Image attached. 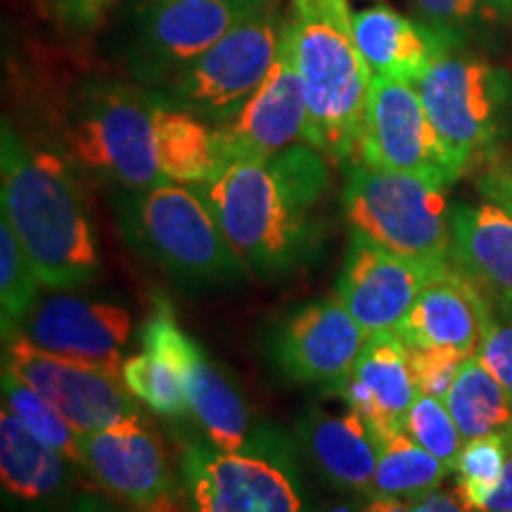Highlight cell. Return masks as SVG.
I'll return each mask as SVG.
<instances>
[{
  "mask_svg": "<svg viewBox=\"0 0 512 512\" xmlns=\"http://www.w3.org/2000/svg\"><path fill=\"white\" fill-rule=\"evenodd\" d=\"M155 145L166 181L202 185L226 166L216 128L155 93Z\"/></svg>",
  "mask_w": 512,
  "mask_h": 512,
  "instance_id": "cell-26",
  "label": "cell"
},
{
  "mask_svg": "<svg viewBox=\"0 0 512 512\" xmlns=\"http://www.w3.org/2000/svg\"><path fill=\"white\" fill-rule=\"evenodd\" d=\"M83 3H86V8H88V12H91V17L98 19L100 12L105 10V5H110L112 0H83Z\"/></svg>",
  "mask_w": 512,
  "mask_h": 512,
  "instance_id": "cell-41",
  "label": "cell"
},
{
  "mask_svg": "<svg viewBox=\"0 0 512 512\" xmlns=\"http://www.w3.org/2000/svg\"><path fill=\"white\" fill-rule=\"evenodd\" d=\"M0 202L41 285L72 290L98 278V240L72 164L29 145L8 119L0 136Z\"/></svg>",
  "mask_w": 512,
  "mask_h": 512,
  "instance_id": "cell-2",
  "label": "cell"
},
{
  "mask_svg": "<svg viewBox=\"0 0 512 512\" xmlns=\"http://www.w3.org/2000/svg\"><path fill=\"white\" fill-rule=\"evenodd\" d=\"M181 477L192 512H320L306 494L297 446L273 425L247 451L188 441Z\"/></svg>",
  "mask_w": 512,
  "mask_h": 512,
  "instance_id": "cell-6",
  "label": "cell"
},
{
  "mask_svg": "<svg viewBox=\"0 0 512 512\" xmlns=\"http://www.w3.org/2000/svg\"><path fill=\"white\" fill-rule=\"evenodd\" d=\"M366 339V330L339 299H316L280 320L268 351L273 366L287 380L339 389L366 347Z\"/></svg>",
  "mask_w": 512,
  "mask_h": 512,
  "instance_id": "cell-14",
  "label": "cell"
},
{
  "mask_svg": "<svg viewBox=\"0 0 512 512\" xmlns=\"http://www.w3.org/2000/svg\"><path fill=\"white\" fill-rule=\"evenodd\" d=\"M3 366L15 370L43 399L53 403L83 437L140 418L138 399L121 384V377L48 354L24 332L3 342Z\"/></svg>",
  "mask_w": 512,
  "mask_h": 512,
  "instance_id": "cell-13",
  "label": "cell"
},
{
  "mask_svg": "<svg viewBox=\"0 0 512 512\" xmlns=\"http://www.w3.org/2000/svg\"><path fill=\"white\" fill-rule=\"evenodd\" d=\"M494 5L501 12V17L512 15V0H494Z\"/></svg>",
  "mask_w": 512,
  "mask_h": 512,
  "instance_id": "cell-42",
  "label": "cell"
},
{
  "mask_svg": "<svg viewBox=\"0 0 512 512\" xmlns=\"http://www.w3.org/2000/svg\"><path fill=\"white\" fill-rule=\"evenodd\" d=\"M22 332L48 354L121 377L133 320L119 304L50 294L38 299Z\"/></svg>",
  "mask_w": 512,
  "mask_h": 512,
  "instance_id": "cell-15",
  "label": "cell"
},
{
  "mask_svg": "<svg viewBox=\"0 0 512 512\" xmlns=\"http://www.w3.org/2000/svg\"><path fill=\"white\" fill-rule=\"evenodd\" d=\"M477 358L512 399V304H491Z\"/></svg>",
  "mask_w": 512,
  "mask_h": 512,
  "instance_id": "cell-33",
  "label": "cell"
},
{
  "mask_svg": "<svg viewBox=\"0 0 512 512\" xmlns=\"http://www.w3.org/2000/svg\"><path fill=\"white\" fill-rule=\"evenodd\" d=\"M83 472L128 512H192L183 477L143 415L86 434Z\"/></svg>",
  "mask_w": 512,
  "mask_h": 512,
  "instance_id": "cell-10",
  "label": "cell"
},
{
  "mask_svg": "<svg viewBox=\"0 0 512 512\" xmlns=\"http://www.w3.org/2000/svg\"><path fill=\"white\" fill-rule=\"evenodd\" d=\"M79 465L34 437L10 408L0 413V484L15 508L64 510L76 496Z\"/></svg>",
  "mask_w": 512,
  "mask_h": 512,
  "instance_id": "cell-22",
  "label": "cell"
},
{
  "mask_svg": "<svg viewBox=\"0 0 512 512\" xmlns=\"http://www.w3.org/2000/svg\"><path fill=\"white\" fill-rule=\"evenodd\" d=\"M354 233L422 266L451 261V204L444 185L425 178L351 164L342 192Z\"/></svg>",
  "mask_w": 512,
  "mask_h": 512,
  "instance_id": "cell-8",
  "label": "cell"
},
{
  "mask_svg": "<svg viewBox=\"0 0 512 512\" xmlns=\"http://www.w3.org/2000/svg\"><path fill=\"white\" fill-rule=\"evenodd\" d=\"M140 354L126 358L121 380L150 411L181 420L190 415L185 375L200 344L185 335L166 299H157L155 311L140 328Z\"/></svg>",
  "mask_w": 512,
  "mask_h": 512,
  "instance_id": "cell-20",
  "label": "cell"
},
{
  "mask_svg": "<svg viewBox=\"0 0 512 512\" xmlns=\"http://www.w3.org/2000/svg\"><path fill=\"white\" fill-rule=\"evenodd\" d=\"M434 268L437 266L403 259L351 230L347 256L337 278V299L368 337L399 332Z\"/></svg>",
  "mask_w": 512,
  "mask_h": 512,
  "instance_id": "cell-16",
  "label": "cell"
},
{
  "mask_svg": "<svg viewBox=\"0 0 512 512\" xmlns=\"http://www.w3.org/2000/svg\"><path fill=\"white\" fill-rule=\"evenodd\" d=\"M479 188L491 202L512 214V155L498 157L489 166H484Z\"/></svg>",
  "mask_w": 512,
  "mask_h": 512,
  "instance_id": "cell-35",
  "label": "cell"
},
{
  "mask_svg": "<svg viewBox=\"0 0 512 512\" xmlns=\"http://www.w3.org/2000/svg\"><path fill=\"white\" fill-rule=\"evenodd\" d=\"M451 467L432 456L427 448L413 441L406 432L392 434L380 441V460H377L375 479L368 496L389 498H415L439 489Z\"/></svg>",
  "mask_w": 512,
  "mask_h": 512,
  "instance_id": "cell-28",
  "label": "cell"
},
{
  "mask_svg": "<svg viewBox=\"0 0 512 512\" xmlns=\"http://www.w3.org/2000/svg\"><path fill=\"white\" fill-rule=\"evenodd\" d=\"M413 512H463V508H460V498L456 494V489L444 491L439 486V489L430 491V494L415 498Z\"/></svg>",
  "mask_w": 512,
  "mask_h": 512,
  "instance_id": "cell-38",
  "label": "cell"
},
{
  "mask_svg": "<svg viewBox=\"0 0 512 512\" xmlns=\"http://www.w3.org/2000/svg\"><path fill=\"white\" fill-rule=\"evenodd\" d=\"M403 432L413 441H418L422 448H427L432 456H437L441 463H446L453 472L465 439L460 434L451 411H448L446 401L418 392L411 411H408Z\"/></svg>",
  "mask_w": 512,
  "mask_h": 512,
  "instance_id": "cell-31",
  "label": "cell"
},
{
  "mask_svg": "<svg viewBox=\"0 0 512 512\" xmlns=\"http://www.w3.org/2000/svg\"><path fill=\"white\" fill-rule=\"evenodd\" d=\"M337 392L347 396L380 441L403 432L418 396L403 339L396 332L370 335Z\"/></svg>",
  "mask_w": 512,
  "mask_h": 512,
  "instance_id": "cell-21",
  "label": "cell"
},
{
  "mask_svg": "<svg viewBox=\"0 0 512 512\" xmlns=\"http://www.w3.org/2000/svg\"><path fill=\"white\" fill-rule=\"evenodd\" d=\"M304 126V83L283 27L271 72L235 117L214 126L216 138L226 164L235 159H271L297 140H304Z\"/></svg>",
  "mask_w": 512,
  "mask_h": 512,
  "instance_id": "cell-17",
  "label": "cell"
},
{
  "mask_svg": "<svg viewBox=\"0 0 512 512\" xmlns=\"http://www.w3.org/2000/svg\"><path fill=\"white\" fill-rule=\"evenodd\" d=\"M356 162L411 174L437 185L458 181L413 83L373 76Z\"/></svg>",
  "mask_w": 512,
  "mask_h": 512,
  "instance_id": "cell-12",
  "label": "cell"
},
{
  "mask_svg": "<svg viewBox=\"0 0 512 512\" xmlns=\"http://www.w3.org/2000/svg\"><path fill=\"white\" fill-rule=\"evenodd\" d=\"M489 311V299L448 261L425 280L396 335L406 347H441L472 358L482 344Z\"/></svg>",
  "mask_w": 512,
  "mask_h": 512,
  "instance_id": "cell-19",
  "label": "cell"
},
{
  "mask_svg": "<svg viewBox=\"0 0 512 512\" xmlns=\"http://www.w3.org/2000/svg\"><path fill=\"white\" fill-rule=\"evenodd\" d=\"M185 392L190 415L200 425L204 439L219 451H247L268 430V422H259L249 411L233 377L216 366L202 347L197 349L185 375Z\"/></svg>",
  "mask_w": 512,
  "mask_h": 512,
  "instance_id": "cell-25",
  "label": "cell"
},
{
  "mask_svg": "<svg viewBox=\"0 0 512 512\" xmlns=\"http://www.w3.org/2000/svg\"><path fill=\"white\" fill-rule=\"evenodd\" d=\"M36 268L24 252L22 242L8 219L0 221V318H3V342L22 332L24 323L38 304Z\"/></svg>",
  "mask_w": 512,
  "mask_h": 512,
  "instance_id": "cell-30",
  "label": "cell"
},
{
  "mask_svg": "<svg viewBox=\"0 0 512 512\" xmlns=\"http://www.w3.org/2000/svg\"><path fill=\"white\" fill-rule=\"evenodd\" d=\"M413 8L420 22L437 31L453 50L482 24L501 17L494 0H413Z\"/></svg>",
  "mask_w": 512,
  "mask_h": 512,
  "instance_id": "cell-32",
  "label": "cell"
},
{
  "mask_svg": "<svg viewBox=\"0 0 512 512\" xmlns=\"http://www.w3.org/2000/svg\"><path fill=\"white\" fill-rule=\"evenodd\" d=\"M62 512H128L124 505L112 501L110 496L102 491H81L69 501Z\"/></svg>",
  "mask_w": 512,
  "mask_h": 512,
  "instance_id": "cell-37",
  "label": "cell"
},
{
  "mask_svg": "<svg viewBox=\"0 0 512 512\" xmlns=\"http://www.w3.org/2000/svg\"><path fill=\"white\" fill-rule=\"evenodd\" d=\"M283 27L280 3L254 12L155 93L211 126L223 124L242 110L271 72Z\"/></svg>",
  "mask_w": 512,
  "mask_h": 512,
  "instance_id": "cell-9",
  "label": "cell"
},
{
  "mask_svg": "<svg viewBox=\"0 0 512 512\" xmlns=\"http://www.w3.org/2000/svg\"><path fill=\"white\" fill-rule=\"evenodd\" d=\"M510 437H512V427H510Z\"/></svg>",
  "mask_w": 512,
  "mask_h": 512,
  "instance_id": "cell-43",
  "label": "cell"
},
{
  "mask_svg": "<svg viewBox=\"0 0 512 512\" xmlns=\"http://www.w3.org/2000/svg\"><path fill=\"white\" fill-rule=\"evenodd\" d=\"M223 3L235 5V8L247 10V12H259V10L273 8V5H278L280 0H223Z\"/></svg>",
  "mask_w": 512,
  "mask_h": 512,
  "instance_id": "cell-40",
  "label": "cell"
},
{
  "mask_svg": "<svg viewBox=\"0 0 512 512\" xmlns=\"http://www.w3.org/2000/svg\"><path fill=\"white\" fill-rule=\"evenodd\" d=\"M0 389H3V406L10 408L34 437L53 446L55 451H60L64 458H69L83 470V434L76 432L64 420V415L53 403L43 399L15 370L5 366L3 377H0Z\"/></svg>",
  "mask_w": 512,
  "mask_h": 512,
  "instance_id": "cell-29",
  "label": "cell"
},
{
  "mask_svg": "<svg viewBox=\"0 0 512 512\" xmlns=\"http://www.w3.org/2000/svg\"><path fill=\"white\" fill-rule=\"evenodd\" d=\"M38 3H43L53 15L74 27H91L95 22L83 0H38Z\"/></svg>",
  "mask_w": 512,
  "mask_h": 512,
  "instance_id": "cell-36",
  "label": "cell"
},
{
  "mask_svg": "<svg viewBox=\"0 0 512 512\" xmlns=\"http://www.w3.org/2000/svg\"><path fill=\"white\" fill-rule=\"evenodd\" d=\"M155 91L112 76L74 88L60 119L64 159L117 190L166 181L155 145Z\"/></svg>",
  "mask_w": 512,
  "mask_h": 512,
  "instance_id": "cell-4",
  "label": "cell"
},
{
  "mask_svg": "<svg viewBox=\"0 0 512 512\" xmlns=\"http://www.w3.org/2000/svg\"><path fill=\"white\" fill-rule=\"evenodd\" d=\"M297 444L325 482L342 491L368 494L380 460V439L363 415L337 389L313 403L297 422Z\"/></svg>",
  "mask_w": 512,
  "mask_h": 512,
  "instance_id": "cell-18",
  "label": "cell"
},
{
  "mask_svg": "<svg viewBox=\"0 0 512 512\" xmlns=\"http://www.w3.org/2000/svg\"><path fill=\"white\" fill-rule=\"evenodd\" d=\"M451 264L489 299L512 304V214L494 202L453 204Z\"/></svg>",
  "mask_w": 512,
  "mask_h": 512,
  "instance_id": "cell-23",
  "label": "cell"
},
{
  "mask_svg": "<svg viewBox=\"0 0 512 512\" xmlns=\"http://www.w3.org/2000/svg\"><path fill=\"white\" fill-rule=\"evenodd\" d=\"M465 361L467 356L453 349L408 347V363L418 392L437 396L441 401H446L448 389Z\"/></svg>",
  "mask_w": 512,
  "mask_h": 512,
  "instance_id": "cell-34",
  "label": "cell"
},
{
  "mask_svg": "<svg viewBox=\"0 0 512 512\" xmlns=\"http://www.w3.org/2000/svg\"><path fill=\"white\" fill-rule=\"evenodd\" d=\"M415 88L458 178L501 157L512 126V76L505 69L448 53Z\"/></svg>",
  "mask_w": 512,
  "mask_h": 512,
  "instance_id": "cell-7",
  "label": "cell"
},
{
  "mask_svg": "<svg viewBox=\"0 0 512 512\" xmlns=\"http://www.w3.org/2000/svg\"><path fill=\"white\" fill-rule=\"evenodd\" d=\"M121 235L183 285H235L247 278L214 214L190 185L162 181L143 190H117Z\"/></svg>",
  "mask_w": 512,
  "mask_h": 512,
  "instance_id": "cell-5",
  "label": "cell"
},
{
  "mask_svg": "<svg viewBox=\"0 0 512 512\" xmlns=\"http://www.w3.org/2000/svg\"><path fill=\"white\" fill-rule=\"evenodd\" d=\"M285 34L304 83V143L330 164H356L373 72L354 38L347 0H290Z\"/></svg>",
  "mask_w": 512,
  "mask_h": 512,
  "instance_id": "cell-3",
  "label": "cell"
},
{
  "mask_svg": "<svg viewBox=\"0 0 512 512\" xmlns=\"http://www.w3.org/2000/svg\"><path fill=\"white\" fill-rule=\"evenodd\" d=\"M249 15L223 0H143L124 50L128 72L157 91Z\"/></svg>",
  "mask_w": 512,
  "mask_h": 512,
  "instance_id": "cell-11",
  "label": "cell"
},
{
  "mask_svg": "<svg viewBox=\"0 0 512 512\" xmlns=\"http://www.w3.org/2000/svg\"><path fill=\"white\" fill-rule=\"evenodd\" d=\"M446 406L465 441L512 427V399L477 356L460 366Z\"/></svg>",
  "mask_w": 512,
  "mask_h": 512,
  "instance_id": "cell-27",
  "label": "cell"
},
{
  "mask_svg": "<svg viewBox=\"0 0 512 512\" xmlns=\"http://www.w3.org/2000/svg\"><path fill=\"white\" fill-rule=\"evenodd\" d=\"M330 188V162L309 143L271 159H235L195 185L247 271L280 280L323 249L318 207Z\"/></svg>",
  "mask_w": 512,
  "mask_h": 512,
  "instance_id": "cell-1",
  "label": "cell"
},
{
  "mask_svg": "<svg viewBox=\"0 0 512 512\" xmlns=\"http://www.w3.org/2000/svg\"><path fill=\"white\" fill-rule=\"evenodd\" d=\"M354 38L373 76L418 86L453 48L420 19H408L387 5L354 12Z\"/></svg>",
  "mask_w": 512,
  "mask_h": 512,
  "instance_id": "cell-24",
  "label": "cell"
},
{
  "mask_svg": "<svg viewBox=\"0 0 512 512\" xmlns=\"http://www.w3.org/2000/svg\"><path fill=\"white\" fill-rule=\"evenodd\" d=\"M484 512H512V446L510 456L505 460L501 482H498V489L489 498V503H486Z\"/></svg>",
  "mask_w": 512,
  "mask_h": 512,
  "instance_id": "cell-39",
  "label": "cell"
}]
</instances>
